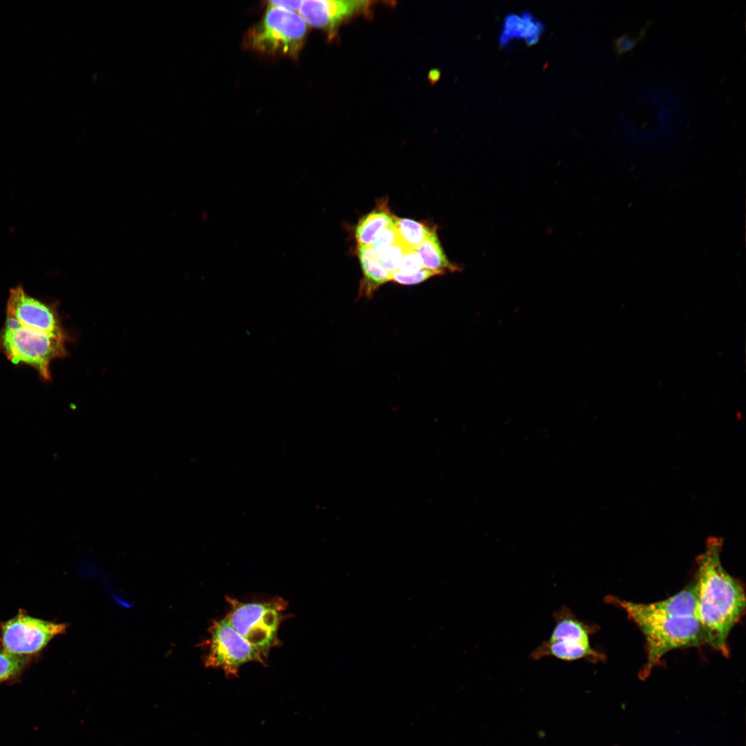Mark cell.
Wrapping results in <instances>:
<instances>
[{
	"mask_svg": "<svg viewBox=\"0 0 746 746\" xmlns=\"http://www.w3.org/2000/svg\"><path fill=\"white\" fill-rule=\"evenodd\" d=\"M722 542L708 541L697 559L696 618L702 629L705 642L727 656V638L745 608L743 586L723 568Z\"/></svg>",
	"mask_w": 746,
	"mask_h": 746,
	"instance_id": "obj_1",
	"label": "cell"
},
{
	"mask_svg": "<svg viewBox=\"0 0 746 746\" xmlns=\"http://www.w3.org/2000/svg\"><path fill=\"white\" fill-rule=\"evenodd\" d=\"M607 598L627 613L645 638L647 661L640 673L642 677H647L667 652L705 642L702 629L694 616L667 612L653 602L643 604L615 597Z\"/></svg>",
	"mask_w": 746,
	"mask_h": 746,
	"instance_id": "obj_2",
	"label": "cell"
},
{
	"mask_svg": "<svg viewBox=\"0 0 746 746\" xmlns=\"http://www.w3.org/2000/svg\"><path fill=\"white\" fill-rule=\"evenodd\" d=\"M67 336L48 334L28 329L6 318L0 330V350L14 363L33 367L45 379H50V364L67 355Z\"/></svg>",
	"mask_w": 746,
	"mask_h": 746,
	"instance_id": "obj_3",
	"label": "cell"
},
{
	"mask_svg": "<svg viewBox=\"0 0 746 746\" xmlns=\"http://www.w3.org/2000/svg\"><path fill=\"white\" fill-rule=\"evenodd\" d=\"M307 30V23L300 15L268 4L260 23L247 33L245 44L256 52L296 59Z\"/></svg>",
	"mask_w": 746,
	"mask_h": 746,
	"instance_id": "obj_4",
	"label": "cell"
},
{
	"mask_svg": "<svg viewBox=\"0 0 746 746\" xmlns=\"http://www.w3.org/2000/svg\"><path fill=\"white\" fill-rule=\"evenodd\" d=\"M230 609L225 616L234 629L254 647L265 659L279 642L278 631L286 609V602H242L227 597Z\"/></svg>",
	"mask_w": 746,
	"mask_h": 746,
	"instance_id": "obj_5",
	"label": "cell"
},
{
	"mask_svg": "<svg viewBox=\"0 0 746 746\" xmlns=\"http://www.w3.org/2000/svg\"><path fill=\"white\" fill-rule=\"evenodd\" d=\"M207 667L221 669L227 676L238 674L242 665L250 662L265 663L260 652L242 637L224 618L213 620L209 629Z\"/></svg>",
	"mask_w": 746,
	"mask_h": 746,
	"instance_id": "obj_6",
	"label": "cell"
},
{
	"mask_svg": "<svg viewBox=\"0 0 746 746\" xmlns=\"http://www.w3.org/2000/svg\"><path fill=\"white\" fill-rule=\"evenodd\" d=\"M67 625L31 617L20 610L19 614L0 624L1 651L28 656L39 652L56 635L64 633Z\"/></svg>",
	"mask_w": 746,
	"mask_h": 746,
	"instance_id": "obj_7",
	"label": "cell"
},
{
	"mask_svg": "<svg viewBox=\"0 0 746 746\" xmlns=\"http://www.w3.org/2000/svg\"><path fill=\"white\" fill-rule=\"evenodd\" d=\"M6 318L20 326L48 334L66 335L56 308L28 295L21 286L10 290Z\"/></svg>",
	"mask_w": 746,
	"mask_h": 746,
	"instance_id": "obj_8",
	"label": "cell"
},
{
	"mask_svg": "<svg viewBox=\"0 0 746 746\" xmlns=\"http://www.w3.org/2000/svg\"><path fill=\"white\" fill-rule=\"evenodd\" d=\"M371 3L369 1L307 0L303 1L298 11L306 23L332 38L343 22L367 12Z\"/></svg>",
	"mask_w": 746,
	"mask_h": 746,
	"instance_id": "obj_9",
	"label": "cell"
},
{
	"mask_svg": "<svg viewBox=\"0 0 746 746\" xmlns=\"http://www.w3.org/2000/svg\"><path fill=\"white\" fill-rule=\"evenodd\" d=\"M551 656L566 661L580 659L593 661L603 658L602 654L591 647L590 642L571 639L545 640L530 655V657L534 660Z\"/></svg>",
	"mask_w": 746,
	"mask_h": 746,
	"instance_id": "obj_10",
	"label": "cell"
},
{
	"mask_svg": "<svg viewBox=\"0 0 746 746\" xmlns=\"http://www.w3.org/2000/svg\"><path fill=\"white\" fill-rule=\"evenodd\" d=\"M358 256L363 274L360 283L358 298H371L383 284L392 281V274L381 264L377 254L371 246L358 245Z\"/></svg>",
	"mask_w": 746,
	"mask_h": 746,
	"instance_id": "obj_11",
	"label": "cell"
},
{
	"mask_svg": "<svg viewBox=\"0 0 746 746\" xmlns=\"http://www.w3.org/2000/svg\"><path fill=\"white\" fill-rule=\"evenodd\" d=\"M544 28L543 23L528 12H523L521 17L509 15L504 19L499 43L504 46L512 39H524L527 44H533L538 41Z\"/></svg>",
	"mask_w": 746,
	"mask_h": 746,
	"instance_id": "obj_12",
	"label": "cell"
},
{
	"mask_svg": "<svg viewBox=\"0 0 746 746\" xmlns=\"http://www.w3.org/2000/svg\"><path fill=\"white\" fill-rule=\"evenodd\" d=\"M555 627L548 640L564 639L590 642L592 628L578 619L570 608L562 606L553 614Z\"/></svg>",
	"mask_w": 746,
	"mask_h": 746,
	"instance_id": "obj_13",
	"label": "cell"
},
{
	"mask_svg": "<svg viewBox=\"0 0 746 746\" xmlns=\"http://www.w3.org/2000/svg\"><path fill=\"white\" fill-rule=\"evenodd\" d=\"M395 218L388 208V200L381 199L356 225L355 237L358 245L371 246L378 232L394 222Z\"/></svg>",
	"mask_w": 746,
	"mask_h": 746,
	"instance_id": "obj_14",
	"label": "cell"
},
{
	"mask_svg": "<svg viewBox=\"0 0 746 746\" xmlns=\"http://www.w3.org/2000/svg\"><path fill=\"white\" fill-rule=\"evenodd\" d=\"M420 257L422 267L441 275L447 271H455L459 267L447 258L438 240L435 229L419 246L413 249Z\"/></svg>",
	"mask_w": 746,
	"mask_h": 746,
	"instance_id": "obj_15",
	"label": "cell"
},
{
	"mask_svg": "<svg viewBox=\"0 0 746 746\" xmlns=\"http://www.w3.org/2000/svg\"><path fill=\"white\" fill-rule=\"evenodd\" d=\"M394 224L403 243L413 249L425 240L434 229L411 219L396 218Z\"/></svg>",
	"mask_w": 746,
	"mask_h": 746,
	"instance_id": "obj_16",
	"label": "cell"
},
{
	"mask_svg": "<svg viewBox=\"0 0 746 746\" xmlns=\"http://www.w3.org/2000/svg\"><path fill=\"white\" fill-rule=\"evenodd\" d=\"M28 656H19L0 651V682L17 677L30 663Z\"/></svg>",
	"mask_w": 746,
	"mask_h": 746,
	"instance_id": "obj_17",
	"label": "cell"
},
{
	"mask_svg": "<svg viewBox=\"0 0 746 746\" xmlns=\"http://www.w3.org/2000/svg\"><path fill=\"white\" fill-rule=\"evenodd\" d=\"M409 249H412L406 246L399 239L392 245L379 254V261L388 271L392 274L396 271L403 256Z\"/></svg>",
	"mask_w": 746,
	"mask_h": 746,
	"instance_id": "obj_18",
	"label": "cell"
},
{
	"mask_svg": "<svg viewBox=\"0 0 746 746\" xmlns=\"http://www.w3.org/2000/svg\"><path fill=\"white\" fill-rule=\"evenodd\" d=\"M394 221L395 220L376 235L371 247L377 254L381 253L401 239Z\"/></svg>",
	"mask_w": 746,
	"mask_h": 746,
	"instance_id": "obj_19",
	"label": "cell"
},
{
	"mask_svg": "<svg viewBox=\"0 0 746 746\" xmlns=\"http://www.w3.org/2000/svg\"><path fill=\"white\" fill-rule=\"evenodd\" d=\"M651 23V21L646 23L640 29L636 37H629L628 34L626 33L615 39L613 44L618 56L620 57L622 54L633 50L635 45L644 37L647 30Z\"/></svg>",
	"mask_w": 746,
	"mask_h": 746,
	"instance_id": "obj_20",
	"label": "cell"
},
{
	"mask_svg": "<svg viewBox=\"0 0 746 746\" xmlns=\"http://www.w3.org/2000/svg\"><path fill=\"white\" fill-rule=\"evenodd\" d=\"M422 268L421 261L417 253L413 249H409L403 256L395 272L408 276L417 273Z\"/></svg>",
	"mask_w": 746,
	"mask_h": 746,
	"instance_id": "obj_21",
	"label": "cell"
},
{
	"mask_svg": "<svg viewBox=\"0 0 746 746\" xmlns=\"http://www.w3.org/2000/svg\"><path fill=\"white\" fill-rule=\"evenodd\" d=\"M441 275L440 273L422 268L417 273L408 276L394 272L392 274V281L401 285H415L423 282L431 277Z\"/></svg>",
	"mask_w": 746,
	"mask_h": 746,
	"instance_id": "obj_22",
	"label": "cell"
},
{
	"mask_svg": "<svg viewBox=\"0 0 746 746\" xmlns=\"http://www.w3.org/2000/svg\"><path fill=\"white\" fill-rule=\"evenodd\" d=\"M303 1H269V5L283 10L294 12L298 10Z\"/></svg>",
	"mask_w": 746,
	"mask_h": 746,
	"instance_id": "obj_23",
	"label": "cell"
}]
</instances>
